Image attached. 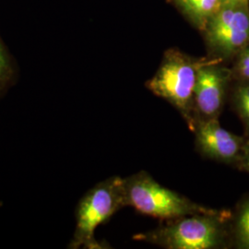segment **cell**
<instances>
[{
	"label": "cell",
	"mask_w": 249,
	"mask_h": 249,
	"mask_svg": "<svg viewBox=\"0 0 249 249\" xmlns=\"http://www.w3.org/2000/svg\"><path fill=\"white\" fill-rule=\"evenodd\" d=\"M231 212L187 215L163 221L151 231L137 233L134 240L165 249H224L232 247Z\"/></svg>",
	"instance_id": "6da1fadb"
},
{
	"label": "cell",
	"mask_w": 249,
	"mask_h": 249,
	"mask_svg": "<svg viewBox=\"0 0 249 249\" xmlns=\"http://www.w3.org/2000/svg\"><path fill=\"white\" fill-rule=\"evenodd\" d=\"M213 60L207 55L196 57L172 47L163 53L157 71L145 83L155 96L165 100L178 110L191 131L196 122L193 103L197 74Z\"/></svg>",
	"instance_id": "7a4b0ae2"
},
{
	"label": "cell",
	"mask_w": 249,
	"mask_h": 249,
	"mask_svg": "<svg viewBox=\"0 0 249 249\" xmlns=\"http://www.w3.org/2000/svg\"><path fill=\"white\" fill-rule=\"evenodd\" d=\"M123 180L126 207H132L140 213L162 222L216 211L161 186L145 171L123 178Z\"/></svg>",
	"instance_id": "3957f363"
},
{
	"label": "cell",
	"mask_w": 249,
	"mask_h": 249,
	"mask_svg": "<svg viewBox=\"0 0 249 249\" xmlns=\"http://www.w3.org/2000/svg\"><path fill=\"white\" fill-rule=\"evenodd\" d=\"M124 207L126 205L123 178H108L92 187L77 207L76 229L71 248L104 249L95 240L94 232L99 225L107 222Z\"/></svg>",
	"instance_id": "277c9868"
},
{
	"label": "cell",
	"mask_w": 249,
	"mask_h": 249,
	"mask_svg": "<svg viewBox=\"0 0 249 249\" xmlns=\"http://www.w3.org/2000/svg\"><path fill=\"white\" fill-rule=\"evenodd\" d=\"M207 56L232 62L249 45V0L224 2L201 33Z\"/></svg>",
	"instance_id": "5b68a950"
},
{
	"label": "cell",
	"mask_w": 249,
	"mask_h": 249,
	"mask_svg": "<svg viewBox=\"0 0 249 249\" xmlns=\"http://www.w3.org/2000/svg\"><path fill=\"white\" fill-rule=\"evenodd\" d=\"M232 81L231 68L219 60L213 59L199 70L193 103L196 122L219 119L229 98Z\"/></svg>",
	"instance_id": "8992f818"
},
{
	"label": "cell",
	"mask_w": 249,
	"mask_h": 249,
	"mask_svg": "<svg viewBox=\"0 0 249 249\" xmlns=\"http://www.w3.org/2000/svg\"><path fill=\"white\" fill-rule=\"evenodd\" d=\"M192 133L195 135V146L199 154L207 159L237 167L246 137L226 130L219 119L196 121Z\"/></svg>",
	"instance_id": "52a82bcc"
},
{
	"label": "cell",
	"mask_w": 249,
	"mask_h": 249,
	"mask_svg": "<svg viewBox=\"0 0 249 249\" xmlns=\"http://www.w3.org/2000/svg\"><path fill=\"white\" fill-rule=\"evenodd\" d=\"M200 34L223 5V0H167Z\"/></svg>",
	"instance_id": "ba28073f"
},
{
	"label": "cell",
	"mask_w": 249,
	"mask_h": 249,
	"mask_svg": "<svg viewBox=\"0 0 249 249\" xmlns=\"http://www.w3.org/2000/svg\"><path fill=\"white\" fill-rule=\"evenodd\" d=\"M231 225L232 246L249 249V196L241 199L231 212Z\"/></svg>",
	"instance_id": "9c48e42d"
},
{
	"label": "cell",
	"mask_w": 249,
	"mask_h": 249,
	"mask_svg": "<svg viewBox=\"0 0 249 249\" xmlns=\"http://www.w3.org/2000/svg\"><path fill=\"white\" fill-rule=\"evenodd\" d=\"M228 100L244 125L245 137H249V81L233 80Z\"/></svg>",
	"instance_id": "30bf717a"
},
{
	"label": "cell",
	"mask_w": 249,
	"mask_h": 249,
	"mask_svg": "<svg viewBox=\"0 0 249 249\" xmlns=\"http://www.w3.org/2000/svg\"><path fill=\"white\" fill-rule=\"evenodd\" d=\"M231 70L233 80L249 81V45L234 57Z\"/></svg>",
	"instance_id": "8fae6325"
},
{
	"label": "cell",
	"mask_w": 249,
	"mask_h": 249,
	"mask_svg": "<svg viewBox=\"0 0 249 249\" xmlns=\"http://www.w3.org/2000/svg\"><path fill=\"white\" fill-rule=\"evenodd\" d=\"M11 74V67L7 51L0 40V89L8 81Z\"/></svg>",
	"instance_id": "7c38bea8"
},
{
	"label": "cell",
	"mask_w": 249,
	"mask_h": 249,
	"mask_svg": "<svg viewBox=\"0 0 249 249\" xmlns=\"http://www.w3.org/2000/svg\"><path fill=\"white\" fill-rule=\"evenodd\" d=\"M236 168L249 174V137L246 139V142H245L244 148H243L240 160H239Z\"/></svg>",
	"instance_id": "4fadbf2b"
},
{
	"label": "cell",
	"mask_w": 249,
	"mask_h": 249,
	"mask_svg": "<svg viewBox=\"0 0 249 249\" xmlns=\"http://www.w3.org/2000/svg\"><path fill=\"white\" fill-rule=\"evenodd\" d=\"M232 1H242V0H223V3H224V2H232Z\"/></svg>",
	"instance_id": "5bb4252c"
}]
</instances>
